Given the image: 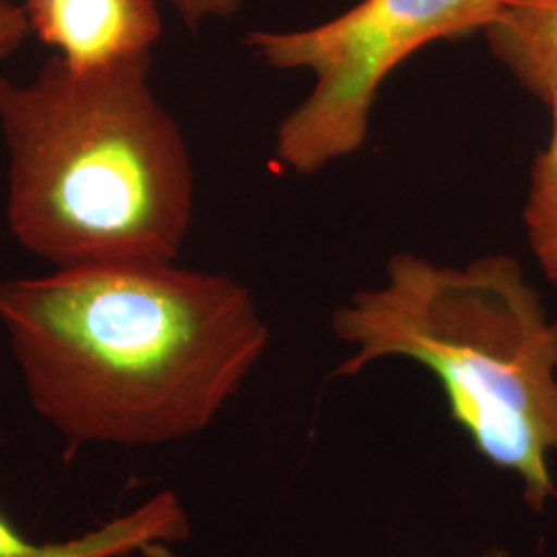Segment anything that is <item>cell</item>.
Returning a JSON list of instances; mask_svg holds the SVG:
<instances>
[{"label":"cell","mask_w":557,"mask_h":557,"mask_svg":"<svg viewBox=\"0 0 557 557\" xmlns=\"http://www.w3.org/2000/svg\"><path fill=\"white\" fill-rule=\"evenodd\" d=\"M490 52L545 106L557 96V0H499L483 29Z\"/></svg>","instance_id":"obj_7"},{"label":"cell","mask_w":557,"mask_h":557,"mask_svg":"<svg viewBox=\"0 0 557 557\" xmlns=\"http://www.w3.org/2000/svg\"><path fill=\"white\" fill-rule=\"evenodd\" d=\"M180 20L197 32L207 20H230L239 11L242 0H170Z\"/></svg>","instance_id":"obj_9"},{"label":"cell","mask_w":557,"mask_h":557,"mask_svg":"<svg viewBox=\"0 0 557 557\" xmlns=\"http://www.w3.org/2000/svg\"><path fill=\"white\" fill-rule=\"evenodd\" d=\"M331 324L356 347L333 379L358 376L380 359L423 366L450 421L479 457L520 478L531 510L557 498V317L517 259L487 255L455 267L397 252L384 283L356 292Z\"/></svg>","instance_id":"obj_3"},{"label":"cell","mask_w":557,"mask_h":557,"mask_svg":"<svg viewBox=\"0 0 557 557\" xmlns=\"http://www.w3.org/2000/svg\"><path fill=\"white\" fill-rule=\"evenodd\" d=\"M547 108L552 110V135L531 165L522 221L543 275L557 287V96Z\"/></svg>","instance_id":"obj_8"},{"label":"cell","mask_w":557,"mask_h":557,"mask_svg":"<svg viewBox=\"0 0 557 557\" xmlns=\"http://www.w3.org/2000/svg\"><path fill=\"white\" fill-rule=\"evenodd\" d=\"M29 32L25 9L11 0H0V59L15 52Z\"/></svg>","instance_id":"obj_10"},{"label":"cell","mask_w":557,"mask_h":557,"mask_svg":"<svg viewBox=\"0 0 557 557\" xmlns=\"http://www.w3.org/2000/svg\"><path fill=\"white\" fill-rule=\"evenodd\" d=\"M190 537V520L174 492H160L135 510L66 541H34L0 510V557H133Z\"/></svg>","instance_id":"obj_6"},{"label":"cell","mask_w":557,"mask_h":557,"mask_svg":"<svg viewBox=\"0 0 557 557\" xmlns=\"http://www.w3.org/2000/svg\"><path fill=\"white\" fill-rule=\"evenodd\" d=\"M481 557H510L508 556V554H506V552H498V549H496V552H490V554H483V556Z\"/></svg>","instance_id":"obj_11"},{"label":"cell","mask_w":557,"mask_h":557,"mask_svg":"<svg viewBox=\"0 0 557 557\" xmlns=\"http://www.w3.org/2000/svg\"><path fill=\"white\" fill-rule=\"evenodd\" d=\"M23 9L32 32L75 66L149 54L161 36L156 0H27Z\"/></svg>","instance_id":"obj_5"},{"label":"cell","mask_w":557,"mask_h":557,"mask_svg":"<svg viewBox=\"0 0 557 557\" xmlns=\"http://www.w3.org/2000/svg\"><path fill=\"white\" fill-rule=\"evenodd\" d=\"M0 324L32 409L71 446L197 436L271 341L246 285L174 262L2 281Z\"/></svg>","instance_id":"obj_1"},{"label":"cell","mask_w":557,"mask_h":557,"mask_svg":"<svg viewBox=\"0 0 557 557\" xmlns=\"http://www.w3.org/2000/svg\"><path fill=\"white\" fill-rule=\"evenodd\" d=\"M151 62L149 52L75 66L57 54L29 83L0 75L7 220L54 269L174 262L182 250L195 170Z\"/></svg>","instance_id":"obj_2"},{"label":"cell","mask_w":557,"mask_h":557,"mask_svg":"<svg viewBox=\"0 0 557 557\" xmlns=\"http://www.w3.org/2000/svg\"><path fill=\"white\" fill-rule=\"evenodd\" d=\"M499 0H361L298 32H250L244 44L277 71H308L310 94L278 122L275 161L312 176L359 153L380 89L413 52L483 32Z\"/></svg>","instance_id":"obj_4"}]
</instances>
